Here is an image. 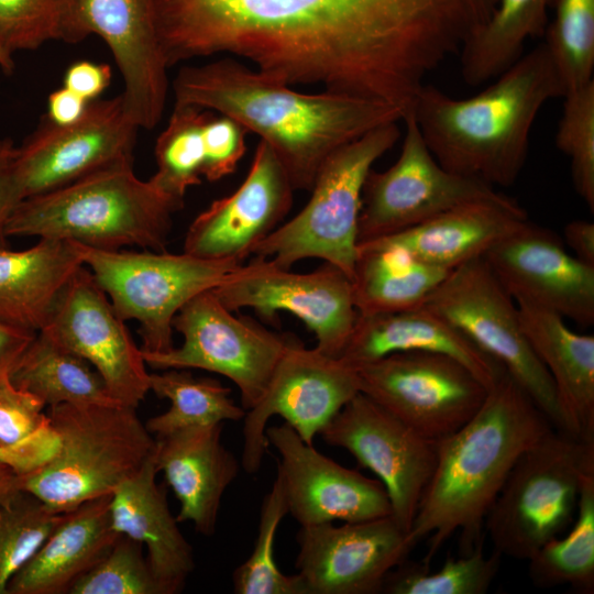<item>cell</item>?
Instances as JSON below:
<instances>
[{"instance_id":"obj_1","label":"cell","mask_w":594,"mask_h":594,"mask_svg":"<svg viewBox=\"0 0 594 594\" xmlns=\"http://www.w3.org/2000/svg\"><path fill=\"white\" fill-rule=\"evenodd\" d=\"M497 0H151L169 67L227 55L289 86L373 99L405 116L425 77Z\"/></svg>"},{"instance_id":"obj_2","label":"cell","mask_w":594,"mask_h":594,"mask_svg":"<svg viewBox=\"0 0 594 594\" xmlns=\"http://www.w3.org/2000/svg\"><path fill=\"white\" fill-rule=\"evenodd\" d=\"M175 105L216 111L260 136L295 190L310 191L328 157L369 131L403 120L395 106L324 90L302 94L235 57L182 67Z\"/></svg>"},{"instance_id":"obj_3","label":"cell","mask_w":594,"mask_h":594,"mask_svg":"<svg viewBox=\"0 0 594 594\" xmlns=\"http://www.w3.org/2000/svg\"><path fill=\"white\" fill-rule=\"evenodd\" d=\"M552 424L507 373L488 389L475 415L437 442V460L409 536L428 540L429 565L460 532L462 554L483 543L485 518L518 458Z\"/></svg>"},{"instance_id":"obj_4","label":"cell","mask_w":594,"mask_h":594,"mask_svg":"<svg viewBox=\"0 0 594 594\" xmlns=\"http://www.w3.org/2000/svg\"><path fill=\"white\" fill-rule=\"evenodd\" d=\"M493 80L464 99L424 84L411 112L440 165L493 187H508L526 163L540 110L566 90L543 42Z\"/></svg>"},{"instance_id":"obj_5","label":"cell","mask_w":594,"mask_h":594,"mask_svg":"<svg viewBox=\"0 0 594 594\" xmlns=\"http://www.w3.org/2000/svg\"><path fill=\"white\" fill-rule=\"evenodd\" d=\"M183 202L139 178L132 163L118 164L45 194L23 199L8 237L68 241L118 251H166L173 215Z\"/></svg>"},{"instance_id":"obj_6","label":"cell","mask_w":594,"mask_h":594,"mask_svg":"<svg viewBox=\"0 0 594 594\" xmlns=\"http://www.w3.org/2000/svg\"><path fill=\"white\" fill-rule=\"evenodd\" d=\"M52 453L18 474L19 490L57 513L109 495L152 455L155 438L123 405L61 404L48 407Z\"/></svg>"},{"instance_id":"obj_7","label":"cell","mask_w":594,"mask_h":594,"mask_svg":"<svg viewBox=\"0 0 594 594\" xmlns=\"http://www.w3.org/2000/svg\"><path fill=\"white\" fill-rule=\"evenodd\" d=\"M594 440L552 428L518 458L484 522L502 557L529 560L573 522Z\"/></svg>"},{"instance_id":"obj_8","label":"cell","mask_w":594,"mask_h":594,"mask_svg":"<svg viewBox=\"0 0 594 594\" xmlns=\"http://www.w3.org/2000/svg\"><path fill=\"white\" fill-rule=\"evenodd\" d=\"M399 136L397 122H391L332 153L320 168L306 206L261 242L252 255L284 268L305 258H320L351 279L364 182L373 164Z\"/></svg>"},{"instance_id":"obj_9","label":"cell","mask_w":594,"mask_h":594,"mask_svg":"<svg viewBox=\"0 0 594 594\" xmlns=\"http://www.w3.org/2000/svg\"><path fill=\"white\" fill-rule=\"evenodd\" d=\"M76 245L82 264L117 315L123 321L140 323L143 353H164L174 348L173 320L182 307L217 287L244 263L207 260L184 251H105Z\"/></svg>"},{"instance_id":"obj_10","label":"cell","mask_w":594,"mask_h":594,"mask_svg":"<svg viewBox=\"0 0 594 594\" xmlns=\"http://www.w3.org/2000/svg\"><path fill=\"white\" fill-rule=\"evenodd\" d=\"M424 305L499 362L552 426L564 431L553 383L524 332L518 306L483 256L452 268Z\"/></svg>"},{"instance_id":"obj_11","label":"cell","mask_w":594,"mask_h":594,"mask_svg":"<svg viewBox=\"0 0 594 594\" xmlns=\"http://www.w3.org/2000/svg\"><path fill=\"white\" fill-rule=\"evenodd\" d=\"M173 327L183 336V344L164 353L142 352L146 365L161 371L200 369L220 374L237 385L245 410L263 398L293 341L250 317L234 316L212 290L185 304Z\"/></svg>"},{"instance_id":"obj_12","label":"cell","mask_w":594,"mask_h":594,"mask_svg":"<svg viewBox=\"0 0 594 594\" xmlns=\"http://www.w3.org/2000/svg\"><path fill=\"white\" fill-rule=\"evenodd\" d=\"M397 161L371 169L362 190L358 244L386 238L454 207L501 197L487 183L444 168L428 148L411 111Z\"/></svg>"},{"instance_id":"obj_13","label":"cell","mask_w":594,"mask_h":594,"mask_svg":"<svg viewBox=\"0 0 594 594\" xmlns=\"http://www.w3.org/2000/svg\"><path fill=\"white\" fill-rule=\"evenodd\" d=\"M354 367L361 393L435 442L468 422L488 392L465 365L440 353L398 352Z\"/></svg>"},{"instance_id":"obj_14","label":"cell","mask_w":594,"mask_h":594,"mask_svg":"<svg viewBox=\"0 0 594 594\" xmlns=\"http://www.w3.org/2000/svg\"><path fill=\"white\" fill-rule=\"evenodd\" d=\"M139 129L127 112L122 94L90 101L84 114L68 124L44 116L11 158L23 199L133 163Z\"/></svg>"},{"instance_id":"obj_15","label":"cell","mask_w":594,"mask_h":594,"mask_svg":"<svg viewBox=\"0 0 594 594\" xmlns=\"http://www.w3.org/2000/svg\"><path fill=\"white\" fill-rule=\"evenodd\" d=\"M231 311L251 308L272 320L278 311L299 318L316 336V348L339 358L358 318L350 277L324 265L296 273L267 258L244 262L211 289Z\"/></svg>"},{"instance_id":"obj_16","label":"cell","mask_w":594,"mask_h":594,"mask_svg":"<svg viewBox=\"0 0 594 594\" xmlns=\"http://www.w3.org/2000/svg\"><path fill=\"white\" fill-rule=\"evenodd\" d=\"M360 392L356 369L295 339L277 363L263 398L243 418L242 468L256 473L267 448L265 429L280 416L308 444Z\"/></svg>"},{"instance_id":"obj_17","label":"cell","mask_w":594,"mask_h":594,"mask_svg":"<svg viewBox=\"0 0 594 594\" xmlns=\"http://www.w3.org/2000/svg\"><path fill=\"white\" fill-rule=\"evenodd\" d=\"M330 446L350 452L386 490L392 517L410 531L437 460V442L418 433L359 392L319 432Z\"/></svg>"},{"instance_id":"obj_18","label":"cell","mask_w":594,"mask_h":594,"mask_svg":"<svg viewBox=\"0 0 594 594\" xmlns=\"http://www.w3.org/2000/svg\"><path fill=\"white\" fill-rule=\"evenodd\" d=\"M82 265L61 293L41 333L87 361L120 405L138 408L150 392L141 348Z\"/></svg>"},{"instance_id":"obj_19","label":"cell","mask_w":594,"mask_h":594,"mask_svg":"<svg viewBox=\"0 0 594 594\" xmlns=\"http://www.w3.org/2000/svg\"><path fill=\"white\" fill-rule=\"evenodd\" d=\"M296 559L307 594H377L387 574L416 547L391 516L300 526Z\"/></svg>"},{"instance_id":"obj_20","label":"cell","mask_w":594,"mask_h":594,"mask_svg":"<svg viewBox=\"0 0 594 594\" xmlns=\"http://www.w3.org/2000/svg\"><path fill=\"white\" fill-rule=\"evenodd\" d=\"M101 37L122 75L124 106L139 128L162 119L168 77L151 0H72L70 43Z\"/></svg>"},{"instance_id":"obj_21","label":"cell","mask_w":594,"mask_h":594,"mask_svg":"<svg viewBox=\"0 0 594 594\" xmlns=\"http://www.w3.org/2000/svg\"><path fill=\"white\" fill-rule=\"evenodd\" d=\"M267 444L279 454L280 479L288 514L300 526L341 520L364 521L392 515L385 487L345 468L306 443L287 424L266 427Z\"/></svg>"},{"instance_id":"obj_22","label":"cell","mask_w":594,"mask_h":594,"mask_svg":"<svg viewBox=\"0 0 594 594\" xmlns=\"http://www.w3.org/2000/svg\"><path fill=\"white\" fill-rule=\"evenodd\" d=\"M515 301L551 310L582 328L594 323V266L551 230L528 220L483 256Z\"/></svg>"},{"instance_id":"obj_23","label":"cell","mask_w":594,"mask_h":594,"mask_svg":"<svg viewBox=\"0 0 594 594\" xmlns=\"http://www.w3.org/2000/svg\"><path fill=\"white\" fill-rule=\"evenodd\" d=\"M290 180L273 150L260 140L238 189L215 200L190 223L184 252L207 260L245 262L293 206Z\"/></svg>"},{"instance_id":"obj_24","label":"cell","mask_w":594,"mask_h":594,"mask_svg":"<svg viewBox=\"0 0 594 594\" xmlns=\"http://www.w3.org/2000/svg\"><path fill=\"white\" fill-rule=\"evenodd\" d=\"M223 424L189 427L155 437L153 458L174 492L178 522H193L196 531L211 537L222 496L238 476V459L221 441Z\"/></svg>"},{"instance_id":"obj_25","label":"cell","mask_w":594,"mask_h":594,"mask_svg":"<svg viewBox=\"0 0 594 594\" xmlns=\"http://www.w3.org/2000/svg\"><path fill=\"white\" fill-rule=\"evenodd\" d=\"M409 351L433 352L453 358L488 389L506 372L499 362L425 305L394 312L358 314L339 359L359 366L393 353Z\"/></svg>"},{"instance_id":"obj_26","label":"cell","mask_w":594,"mask_h":594,"mask_svg":"<svg viewBox=\"0 0 594 594\" xmlns=\"http://www.w3.org/2000/svg\"><path fill=\"white\" fill-rule=\"evenodd\" d=\"M528 220L517 201L502 195L454 207L409 229L360 244L398 250L422 263L452 270L484 256Z\"/></svg>"},{"instance_id":"obj_27","label":"cell","mask_w":594,"mask_h":594,"mask_svg":"<svg viewBox=\"0 0 594 594\" xmlns=\"http://www.w3.org/2000/svg\"><path fill=\"white\" fill-rule=\"evenodd\" d=\"M157 473L152 453L111 493V521L119 535L146 547L154 576L166 594H175L195 569L194 552L169 510L166 492L156 483Z\"/></svg>"},{"instance_id":"obj_28","label":"cell","mask_w":594,"mask_h":594,"mask_svg":"<svg viewBox=\"0 0 594 594\" xmlns=\"http://www.w3.org/2000/svg\"><path fill=\"white\" fill-rule=\"evenodd\" d=\"M110 497H96L66 512L12 576L8 594H68L120 536L112 526Z\"/></svg>"},{"instance_id":"obj_29","label":"cell","mask_w":594,"mask_h":594,"mask_svg":"<svg viewBox=\"0 0 594 594\" xmlns=\"http://www.w3.org/2000/svg\"><path fill=\"white\" fill-rule=\"evenodd\" d=\"M516 304L524 332L553 383L564 431L594 440V337L571 330L551 310Z\"/></svg>"},{"instance_id":"obj_30","label":"cell","mask_w":594,"mask_h":594,"mask_svg":"<svg viewBox=\"0 0 594 594\" xmlns=\"http://www.w3.org/2000/svg\"><path fill=\"white\" fill-rule=\"evenodd\" d=\"M75 243L40 239L25 250L0 249V322L37 333L66 284L81 267Z\"/></svg>"},{"instance_id":"obj_31","label":"cell","mask_w":594,"mask_h":594,"mask_svg":"<svg viewBox=\"0 0 594 594\" xmlns=\"http://www.w3.org/2000/svg\"><path fill=\"white\" fill-rule=\"evenodd\" d=\"M451 270L422 263L394 249L358 245L351 278L358 314H380L422 306Z\"/></svg>"},{"instance_id":"obj_32","label":"cell","mask_w":594,"mask_h":594,"mask_svg":"<svg viewBox=\"0 0 594 594\" xmlns=\"http://www.w3.org/2000/svg\"><path fill=\"white\" fill-rule=\"evenodd\" d=\"M557 0H498L490 19L460 50L469 86L494 79L524 53L528 38L543 35Z\"/></svg>"},{"instance_id":"obj_33","label":"cell","mask_w":594,"mask_h":594,"mask_svg":"<svg viewBox=\"0 0 594 594\" xmlns=\"http://www.w3.org/2000/svg\"><path fill=\"white\" fill-rule=\"evenodd\" d=\"M9 378L14 386L33 394L48 407L118 404L87 361L58 346L41 332L34 336L10 369Z\"/></svg>"},{"instance_id":"obj_34","label":"cell","mask_w":594,"mask_h":594,"mask_svg":"<svg viewBox=\"0 0 594 594\" xmlns=\"http://www.w3.org/2000/svg\"><path fill=\"white\" fill-rule=\"evenodd\" d=\"M150 392L169 400V408L151 417L147 430L162 437L189 428L239 421L246 410L231 398V389L209 377H195L186 369H167L150 373Z\"/></svg>"},{"instance_id":"obj_35","label":"cell","mask_w":594,"mask_h":594,"mask_svg":"<svg viewBox=\"0 0 594 594\" xmlns=\"http://www.w3.org/2000/svg\"><path fill=\"white\" fill-rule=\"evenodd\" d=\"M528 573L538 587L569 585L579 593L594 591V472L581 485L572 528L550 540L529 560Z\"/></svg>"},{"instance_id":"obj_36","label":"cell","mask_w":594,"mask_h":594,"mask_svg":"<svg viewBox=\"0 0 594 594\" xmlns=\"http://www.w3.org/2000/svg\"><path fill=\"white\" fill-rule=\"evenodd\" d=\"M45 404L14 386L9 373L0 376V461L16 474L44 461L54 450Z\"/></svg>"},{"instance_id":"obj_37","label":"cell","mask_w":594,"mask_h":594,"mask_svg":"<svg viewBox=\"0 0 594 594\" xmlns=\"http://www.w3.org/2000/svg\"><path fill=\"white\" fill-rule=\"evenodd\" d=\"M209 111L175 105L155 143L156 173L150 180L164 194L184 204L187 189L201 183L205 147L204 123Z\"/></svg>"},{"instance_id":"obj_38","label":"cell","mask_w":594,"mask_h":594,"mask_svg":"<svg viewBox=\"0 0 594 594\" xmlns=\"http://www.w3.org/2000/svg\"><path fill=\"white\" fill-rule=\"evenodd\" d=\"M502 556H486L483 543L471 553L447 558L442 566L431 571L428 564L407 559L385 578L382 593L386 594H484L501 568Z\"/></svg>"},{"instance_id":"obj_39","label":"cell","mask_w":594,"mask_h":594,"mask_svg":"<svg viewBox=\"0 0 594 594\" xmlns=\"http://www.w3.org/2000/svg\"><path fill=\"white\" fill-rule=\"evenodd\" d=\"M288 514L280 479H276L264 496L257 536L250 557L233 572L237 594H307L299 575L284 574L274 559V543L278 526Z\"/></svg>"},{"instance_id":"obj_40","label":"cell","mask_w":594,"mask_h":594,"mask_svg":"<svg viewBox=\"0 0 594 594\" xmlns=\"http://www.w3.org/2000/svg\"><path fill=\"white\" fill-rule=\"evenodd\" d=\"M553 8L543 43L568 92L593 79L594 0H557Z\"/></svg>"},{"instance_id":"obj_41","label":"cell","mask_w":594,"mask_h":594,"mask_svg":"<svg viewBox=\"0 0 594 594\" xmlns=\"http://www.w3.org/2000/svg\"><path fill=\"white\" fill-rule=\"evenodd\" d=\"M65 513H57L32 494L18 491L0 502V594L32 557Z\"/></svg>"},{"instance_id":"obj_42","label":"cell","mask_w":594,"mask_h":594,"mask_svg":"<svg viewBox=\"0 0 594 594\" xmlns=\"http://www.w3.org/2000/svg\"><path fill=\"white\" fill-rule=\"evenodd\" d=\"M72 0H0V50L13 57L51 41L70 43Z\"/></svg>"},{"instance_id":"obj_43","label":"cell","mask_w":594,"mask_h":594,"mask_svg":"<svg viewBox=\"0 0 594 594\" xmlns=\"http://www.w3.org/2000/svg\"><path fill=\"white\" fill-rule=\"evenodd\" d=\"M559 120L556 145L570 161L572 183L594 210V79L568 91Z\"/></svg>"},{"instance_id":"obj_44","label":"cell","mask_w":594,"mask_h":594,"mask_svg":"<svg viewBox=\"0 0 594 594\" xmlns=\"http://www.w3.org/2000/svg\"><path fill=\"white\" fill-rule=\"evenodd\" d=\"M68 594H166L154 576L142 544L120 535L110 550L79 578Z\"/></svg>"},{"instance_id":"obj_45","label":"cell","mask_w":594,"mask_h":594,"mask_svg":"<svg viewBox=\"0 0 594 594\" xmlns=\"http://www.w3.org/2000/svg\"><path fill=\"white\" fill-rule=\"evenodd\" d=\"M249 132L230 117L213 116L211 111L204 123L202 139L205 164L202 177L217 182L231 175L245 154Z\"/></svg>"},{"instance_id":"obj_46","label":"cell","mask_w":594,"mask_h":594,"mask_svg":"<svg viewBox=\"0 0 594 594\" xmlns=\"http://www.w3.org/2000/svg\"><path fill=\"white\" fill-rule=\"evenodd\" d=\"M112 77L108 64L79 61L65 72L64 86L87 101L97 99L110 85Z\"/></svg>"},{"instance_id":"obj_47","label":"cell","mask_w":594,"mask_h":594,"mask_svg":"<svg viewBox=\"0 0 594 594\" xmlns=\"http://www.w3.org/2000/svg\"><path fill=\"white\" fill-rule=\"evenodd\" d=\"M22 200L23 196L13 174L10 160L0 164V249L8 248L7 226Z\"/></svg>"},{"instance_id":"obj_48","label":"cell","mask_w":594,"mask_h":594,"mask_svg":"<svg viewBox=\"0 0 594 594\" xmlns=\"http://www.w3.org/2000/svg\"><path fill=\"white\" fill-rule=\"evenodd\" d=\"M89 102L63 87L48 96L45 117L54 123L68 124L84 114Z\"/></svg>"},{"instance_id":"obj_49","label":"cell","mask_w":594,"mask_h":594,"mask_svg":"<svg viewBox=\"0 0 594 594\" xmlns=\"http://www.w3.org/2000/svg\"><path fill=\"white\" fill-rule=\"evenodd\" d=\"M563 238L572 254L586 265L594 266V223L573 220L565 224Z\"/></svg>"},{"instance_id":"obj_50","label":"cell","mask_w":594,"mask_h":594,"mask_svg":"<svg viewBox=\"0 0 594 594\" xmlns=\"http://www.w3.org/2000/svg\"><path fill=\"white\" fill-rule=\"evenodd\" d=\"M35 334L0 322V376L9 373Z\"/></svg>"},{"instance_id":"obj_51","label":"cell","mask_w":594,"mask_h":594,"mask_svg":"<svg viewBox=\"0 0 594 594\" xmlns=\"http://www.w3.org/2000/svg\"><path fill=\"white\" fill-rule=\"evenodd\" d=\"M19 490L18 474L6 463L0 461V502L9 498Z\"/></svg>"},{"instance_id":"obj_52","label":"cell","mask_w":594,"mask_h":594,"mask_svg":"<svg viewBox=\"0 0 594 594\" xmlns=\"http://www.w3.org/2000/svg\"><path fill=\"white\" fill-rule=\"evenodd\" d=\"M15 147L9 140L0 139V164L9 162L13 154Z\"/></svg>"},{"instance_id":"obj_53","label":"cell","mask_w":594,"mask_h":594,"mask_svg":"<svg viewBox=\"0 0 594 594\" xmlns=\"http://www.w3.org/2000/svg\"><path fill=\"white\" fill-rule=\"evenodd\" d=\"M14 66H15V63H14L13 57L8 56L6 53H3L0 50V68H1V70L4 74L10 75V74H12V72L14 69Z\"/></svg>"}]
</instances>
